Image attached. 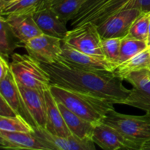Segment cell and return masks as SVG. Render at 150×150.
Here are the masks:
<instances>
[{"label": "cell", "mask_w": 150, "mask_h": 150, "mask_svg": "<svg viewBox=\"0 0 150 150\" xmlns=\"http://www.w3.org/2000/svg\"><path fill=\"white\" fill-rule=\"evenodd\" d=\"M133 86L125 105L150 112V70L133 71L124 78Z\"/></svg>", "instance_id": "9c48e42d"}, {"label": "cell", "mask_w": 150, "mask_h": 150, "mask_svg": "<svg viewBox=\"0 0 150 150\" xmlns=\"http://www.w3.org/2000/svg\"><path fill=\"white\" fill-rule=\"evenodd\" d=\"M149 18H150V13H149Z\"/></svg>", "instance_id": "d590c367"}, {"label": "cell", "mask_w": 150, "mask_h": 150, "mask_svg": "<svg viewBox=\"0 0 150 150\" xmlns=\"http://www.w3.org/2000/svg\"><path fill=\"white\" fill-rule=\"evenodd\" d=\"M136 8L142 13H149L150 0H136Z\"/></svg>", "instance_id": "f546056e"}, {"label": "cell", "mask_w": 150, "mask_h": 150, "mask_svg": "<svg viewBox=\"0 0 150 150\" xmlns=\"http://www.w3.org/2000/svg\"><path fill=\"white\" fill-rule=\"evenodd\" d=\"M46 102V129L52 134L62 137H69L72 135L67 127L58 104L50 89L45 91Z\"/></svg>", "instance_id": "ac0fdd59"}, {"label": "cell", "mask_w": 150, "mask_h": 150, "mask_svg": "<svg viewBox=\"0 0 150 150\" xmlns=\"http://www.w3.org/2000/svg\"><path fill=\"white\" fill-rule=\"evenodd\" d=\"M25 107L33 120L35 127H46V102L45 92L18 84Z\"/></svg>", "instance_id": "4fadbf2b"}, {"label": "cell", "mask_w": 150, "mask_h": 150, "mask_svg": "<svg viewBox=\"0 0 150 150\" xmlns=\"http://www.w3.org/2000/svg\"><path fill=\"white\" fill-rule=\"evenodd\" d=\"M141 150H150V139L142 143Z\"/></svg>", "instance_id": "4dcf8cb0"}, {"label": "cell", "mask_w": 150, "mask_h": 150, "mask_svg": "<svg viewBox=\"0 0 150 150\" xmlns=\"http://www.w3.org/2000/svg\"><path fill=\"white\" fill-rule=\"evenodd\" d=\"M9 59L0 55V80L4 79L10 70Z\"/></svg>", "instance_id": "f1b7e54d"}, {"label": "cell", "mask_w": 150, "mask_h": 150, "mask_svg": "<svg viewBox=\"0 0 150 150\" xmlns=\"http://www.w3.org/2000/svg\"><path fill=\"white\" fill-rule=\"evenodd\" d=\"M143 69L150 70V49L148 48L117 66L114 72L124 80L129 73Z\"/></svg>", "instance_id": "7402d4cb"}, {"label": "cell", "mask_w": 150, "mask_h": 150, "mask_svg": "<svg viewBox=\"0 0 150 150\" xmlns=\"http://www.w3.org/2000/svg\"><path fill=\"white\" fill-rule=\"evenodd\" d=\"M12 0H0V7H2L3 5H4L7 3L10 2Z\"/></svg>", "instance_id": "1f68e13d"}, {"label": "cell", "mask_w": 150, "mask_h": 150, "mask_svg": "<svg viewBox=\"0 0 150 150\" xmlns=\"http://www.w3.org/2000/svg\"><path fill=\"white\" fill-rule=\"evenodd\" d=\"M34 19L44 35L63 40L68 30L64 23L51 8L49 3L33 14Z\"/></svg>", "instance_id": "9a60e30c"}, {"label": "cell", "mask_w": 150, "mask_h": 150, "mask_svg": "<svg viewBox=\"0 0 150 150\" xmlns=\"http://www.w3.org/2000/svg\"><path fill=\"white\" fill-rule=\"evenodd\" d=\"M18 115L7 100L0 95V117H10Z\"/></svg>", "instance_id": "83f0119b"}, {"label": "cell", "mask_w": 150, "mask_h": 150, "mask_svg": "<svg viewBox=\"0 0 150 150\" xmlns=\"http://www.w3.org/2000/svg\"><path fill=\"white\" fill-rule=\"evenodd\" d=\"M86 0H48L51 8L64 22L72 21Z\"/></svg>", "instance_id": "603a6c76"}, {"label": "cell", "mask_w": 150, "mask_h": 150, "mask_svg": "<svg viewBox=\"0 0 150 150\" xmlns=\"http://www.w3.org/2000/svg\"><path fill=\"white\" fill-rule=\"evenodd\" d=\"M41 66L53 84L103 98L114 104L124 103L130 93V89L123 86V80L114 71L85 70L63 59Z\"/></svg>", "instance_id": "6da1fadb"}, {"label": "cell", "mask_w": 150, "mask_h": 150, "mask_svg": "<svg viewBox=\"0 0 150 150\" xmlns=\"http://www.w3.org/2000/svg\"><path fill=\"white\" fill-rule=\"evenodd\" d=\"M146 48H147L146 40L135 39L128 35L124 37L121 40L120 54L117 64L120 65Z\"/></svg>", "instance_id": "cb8c5ba5"}, {"label": "cell", "mask_w": 150, "mask_h": 150, "mask_svg": "<svg viewBox=\"0 0 150 150\" xmlns=\"http://www.w3.org/2000/svg\"><path fill=\"white\" fill-rule=\"evenodd\" d=\"M149 13H142L131 25L127 35L135 39L146 40L149 37Z\"/></svg>", "instance_id": "484cf974"}, {"label": "cell", "mask_w": 150, "mask_h": 150, "mask_svg": "<svg viewBox=\"0 0 150 150\" xmlns=\"http://www.w3.org/2000/svg\"><path fill=\"white\" fill-rule=\"evenodd\" d=\"M0 130L33 133L35 128L21 115L15 117H0Z\"/></svg>", "instance_id": "d4e9b609"}, {"label": "cell", "mask_w": 150, "mask_h": 150, "mask_svg": "<svg viewBox=\"0 0 150 150\" xmlns=\"http://www.w3.org/2000/svg\"><path fill=\"white\" fill-rule=\"evenodd\" d=\"M4 17L15 35L24 45L32 38L43 35L32 14H10Z\"/></svg>", "instance_id": "e0dca14e"}, {"label": "cell", "mask_w": 150, "mask_h": 150, "mask_svg": "<svg viewBox=\"0 0 150 150\" xmlns=\"http://www.w3.org/2000/svg\"><path fill=\"white\" fill-rule=\"evenodd\" d=\"M57 104L72 134L81 139L92 141L95 125L73 113L61 103L57 102Z\"/></svg>", "instance_id": "d6986e66"}, {"label": "cell", "mask_w": 150, "mask_h": 150, "mask_svg": "<svg viewBox=\"0 0 150 150\" xmlns=\"http://www.w3.org/2000/svg\"><path fill=\"white\" fill-rule=\"evenodd\" d=\"M102 40L98 26L92 22H88L68 31L62 42L81 52L105 57Z\"/></svg>", "instance_id": "8992f818"}, {"label": "cell", "mask_w": 150, "mask_h": 150, "mask_svg": "<svg viewBox=\"0 0 150 150\" xmlns=\"http://www.w3.org/2000/svg\"><path fill=\"white\" fill-rule=\"evenodd\" d=\"M146 44H147V48L150 49V36L148 37L147 40H146Z\"/></svg>", "instance_id": "d6a6232c"}, {"label": "cell", "mask_w": 150, "mask_h": 150, "mask_svg": "<svg viewBox=\"0 0 150 150\" xmlns=\"http://www.w3.org/2000/svg\"><path fill=\"white\" fill-rule=\"evenodd\" d=\"M149 36H150V21H149Z\"/></svg>", "instance_id": "836d02e7"}, {"label": "cell", "mask_w": 150, "mask_h": 150, "mask_svg": "<svg viewBox=\"0 0 150 150\" xmlns=\"http://www.w3.org/2000/svg\"><path fill=\"white\" fill-rule=\"evenodd\" d=\"M0 146L2 149L49 150L46 145L35 134L21 132L0 130Z\"/></svg>", "instance_id": "2e32d148"}, {"label": "cell", "mask_w": 150, "mask_h": 150, "mask_svg": "<svg viewBox=\"0 0 150 150\" xmlns=\"http://www.w3.org/2000/svg\"><path fill=\"white\" fill-rule=\"evenodd\" d=\"M62 40L43 34L28 41L24 48L27 54L40 63L51 64L62 59Z\"/></svg>", "instance_id": "ba28073f"}, {"label": "cell", "mask_w": 150, "mask_h": 150, "mask_svg": "<svg viewBox=\"0 0 150 150\" xmlns=\"http://www.w3.org/2000/svg\"><path fill=\"white\" fill-rule=\"evenodd\" d=\"M50 91L57 102L94 125L103 122L108 112L114 109V104L111 101L84 92L53 83Z\"/></svg>", "instance_id": "7a4b0ae2"}, {"label": "cell", "mask_w": 150, "mask_h": 150, "mask_svg": "<svg viewBox=\"0 0 150 150\" xmlns=\"http://www.w3.org/2000/svg\"><path fill=\"white\" fill-rule=\"evenodd\" d=\"M130 8H136V0H86L71 21V26L88 22L99 26L108 18Z\"/></svg>", "instance_id": "277c9868"}, {"label": "cell", "mask_w": 150, "mask_h": 150, "mask_svg": "<svg viewBox=\"0 0 150 150\" xmlns=\"http://www.w3.org/2000/svg\"><path fill=\"white\" fill-rule=\"evenodd\" d=\"M142 13L139 9L130 8L122 10L108 18L98 26L102 38H124L127 36L131 25Z\"/></svg>", "instance_id": "8fae6325"}, {"label": "cell", "mask_w": 150, "mask_h": 150, "mask_svg": "<svg viewBox=\"0 0 150 150\" xmlns=\"http://www.w3.org/2000/svg\"><path fill=\"white\" fill-rule=\"evenodd\" d=\"M34 134L43 142L49 150H94L95 142L81 139L72 134L69 137H62L52 134L45 128L35 127Z\"/></svg>", "instance_id": "7c38bea8"}, {"label": "cell", "mask_w": 150, "mask_h": 150, "mask_svg": "<svg viewBox=\"0 0 150 150\" xmlns=\"http://www.w3.org/2000/svg\"><path fill=\"white\" fill-rule=\"evenodd\" d=\"M122 38H105L102 40V48L105 59L118 66L121 40Z\"/></svg>", "instance_id": "4316f807"}, {"label": "cell", "mask_w": 150, "mask_h": 150, "mask_svg": "<svg viewBox=\"0 0 150 150\" xmlns=\"http://www.w3.org/2000/svg\"><path fill=\"white\" fill-rule=\"evenodd\" d=\"M62 59L75 67L89 70L114 72L117 66L103 57L81 52L67 45L62 40Z\"/></svg>", "instance_id": "30bf717a"}, {"label": "cell", "mask_w": 150, "mask_h": 150, "mask_svg": "<svg viewBox=\"0 0 150 150\" xmlns=\"http://www.w3.org/2000/svg\"><path fill=\"white\" fill-rule=\"evenodd\" d=\"M0 95L8 102L18 115L23 117L34 127H35L33 120L25 107L18 84L11 70L4 79L0 80Z\"/></svg>", "instance_id": "5bb4252c"}, {"label": "cell", "mask_w": 150, "mask_h": 150, "mask_svg": "<svg viewBox=\"0 0 150 150\" xmlns=\"http://www.w3.org/2000/svg\"><path fill=\"white\" fill-rule=\"evenodd\" d=\"M16 1V0H12L11 1Z\"/></svg>", "instance_id": "e575fe53"}, {"label": "cell", "mask_w": 150, "mask_h": 150, "mask_svg": "<svg viewBox=\"0 0 150 150\" xmlns=\"http://www.w3.org/2000/svg\"><path fill=\"white\" fill-rule=\"evenodd\" d=\"M103 122L142 144L150 139V112L144 116H134L121 114L114 109L108 112Z\"/></svg>", "instance_id": "5b68a950"}, {"label": "cell", "mask_w": 150, "mask_h": 150, "mask_svg": "<svg viewBox=\"0 0 150 150\" xmlns=\"http://www.w3.org/2000/svg\"><path fill=\"white\" fill-rule=\"evenodd\" d=\"M24 44L17 38L11 27L6 21L4 16L0 18V55L9 59L10 56L14 54V51Z\"/></svg>", "instance_id": "ffe728a7"}, {"label": "cell", "mask_w": 150, "mask_h": 150, "mask_svg": "<svg viewBox=\"0 0 150 150\" xmlns=\"http://www.w3.org/2000/svg\"><path fill=\"white\" fill-rule=\"evenodd\" d=\"M48 0H16L0 7L1 16L10 14H32L45 7Z\"/></svg>", "instance_id": "44dd1931"}, {"label": "cell", "mask_w": 150, "mask_h": 150, "mask_svg": "<svg viewBox=\"0 0 150 150\" xmlns=\"http://www.w3.org/2000/svg\"><path fill=\"white\" fill-rule=\"evenodd\" d=\"M92 141L105 150H141L142 143L127 137L112 126L104 122L95 125Z\"/></svg>", "instance_id": "52a82bcc"}, {"label": "cell", "mask_w": 150, "mask_h": 150, "mask_svg": "<svg viewBox=\"0 0 150 150\" xmlns=\"http://www.w3.org/2000/svg\"><path fill=\"white\" fill-rule=\"evenodd\" d=\"M10 67L18 84L45 92L50 89L51 79L41 63L29 54H13Z\"/></svg>", "instance_id": "3957f363"}]
</instances>
